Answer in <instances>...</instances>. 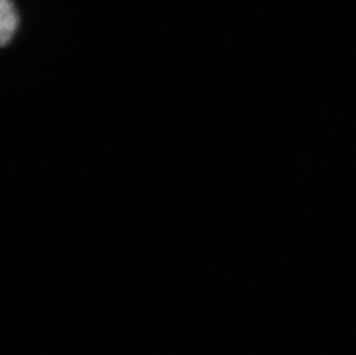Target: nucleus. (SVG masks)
<instances>
[{"mask_svg":"<svg viewBox=\"0 0 356 355\" xmlns=\"http://www.w3.org/2000/svg\"><path fill=\"white\" fill-rule=\"evenodd\" d=\"M1 40L3 44H6L17 26V17L10 0H1Z\"/></svg>","mask_w":356,"mask_h":355,"instance_id":"obj_1","label":"nucleus"}]
</instances>
